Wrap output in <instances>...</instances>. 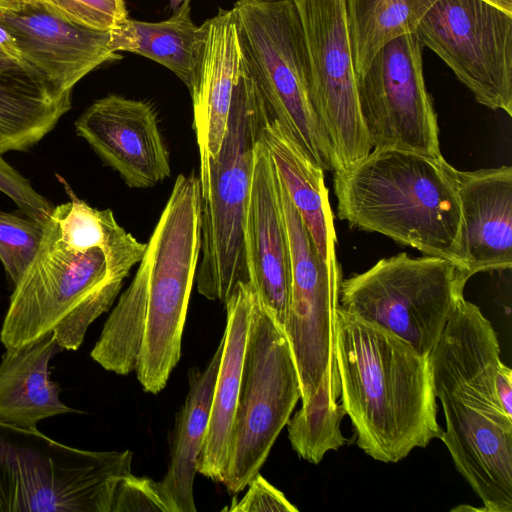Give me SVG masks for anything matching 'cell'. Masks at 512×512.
I'll return each mask as SVG.
<instances>
[{"label":"cell","instance_id":"obj_1","mask_svg":"<svg viewBox=\"0 0 512 512\" xmlns=\"http://www.w3.org/2000/svg\"><path fill=\"white\" fill-rule=\"evenodd\" d=\"M455 468L488 512L512 511V415L496 387L500 346L490 321L460 298L430 355Z\"/></svg>","mask_w":512,"mask_h":512},{"label":"cell","instance_id":"obj_2","mask_svg":"<svg viewBox=\"0 0 512 512\" xmlns=\"http://www.w3.org/2000/svg\"><path fill=\"white\" fill-rule=\"evenodd\" d=\"M335 353L340 403L368 456L397 463L441 438L429 356L341 306Z\"/></svg>","mask_w":512,"mask_h":512},{"label":"cell","instance_id":"obj_3","mask_svg":"<svg viewBox=\"0 0 512 512\" xmlns=\"http://www.w3.org/2000/svg\"><path fill=\"white\" fill-rule=\"evenodd\" d=\"M454 169L443 156L374 149L334 172L337 216L467 269Z\"/></svg>","mask_w":512,"mask_h":512},{"label":"cell","instance_id":"obj_4","mask_svg":"<svg viewBox=\"0 0 512 512\" xmlns=\"http://www.w3.org/2000/svg\"><path fill=\"white\" fill-rule=\"evenodd\" d=\"M122 285L104 250L88 245L51 211L40 246L14 285L0 340L5 348L22 347L53 334L62 350H76Z\"/></svg>","mask_w":512,"mask_h":512},{"label":"cell","instance_id":"obj_5","mask_svg":"<svg viewBox=\"0 0 512 512\" xmlns=\"http://www.w3.org/2000/svg\"><path fill=\"white\" fill-rule=\"evenodd\" d=\"M200 250V179L194 172L179 174L138 267L145 316L135 371L147 392L157 394L166 386L181 357Z\"/></svg>","mask_w":512,"mask_h":512},{"label":"cell","instance_id":"obj_6","mask_svg":"<svg viewBox=\"0 0 512 512\" xmlns=\"http://www.w3.org/2000/svg\"><path fill=\"white\" fill-rule=\"evenodd\" d=\"M234 14L244 67L270 117L324 171L339 165L312 103L305 33L293 0H237Z\"/></svg>","mask_w":512,"mask_h":512},{"label":"cell","instance_id":"obj_7","mask_svg":"<svg viewBox=\"0 0 512 512\" xmlns=\"http://www.w3.org/2000/svg\"><path fill=\"white\" fill-rule=\"evenodd\" d=\"M269 116L255 83L243 67L233 90L220 151L209 163L208 193L201 199L202 256L194 281L199 294L223 304L238 282H249L245 217L254 146Z\"/></svg>","mask_w":512,"mask_h":512},{"label":"cell","instance_id":"obj_8","mask_svg":"<svg viewBox=\"0 0 512 512\" xmlns=\"http://www.w3.org/2000/svg\"><path fill=\"white\" fill-rule=\"evenodd\" d=\"M133 454L61 444L0 422V512H111Z\"/></svg>","mask_w":512,"mask_h":512},{"label":"cell","instance_id":"obj_9","mask_svg":"<svg viewBox=\"0 0 512 512\" xmlns=\"http://www.w3.org/2000/svg\"><path fill=\"white\" fill-rule=\"evenodd\" d=\"M471 277L451 260L400 253L342 279L339 305L429 356Z\"/></svg>","mask_w":512,"mask_h":512},{"label":"cell","instance_id":"obj_10","mask_svg":"<svg viewBox=\"0 0 512 512\" xmlns=\"http://www.w3.org/2000/svg\"><path fill=\"white\" fill-rule=\"evenodd\" d=\"M300 398L287 337L257 298L222 481L229 492L243 491L259 473Z\"/></svg>","mask_w":512,"mask_h":512},{"label":"cell","instance_id":"obj_11","mask_svg":"<svg viewBox=\"0 0 512 512\" xmlns=\"http://www.w3.org/2000/svg\"><path fill=\"white\" fill-rule=\"evenodd\" d=\"M415 33L477 102L512 115V14L486 0H437Z\"/></svg>","mask_w":512,"mask_h":512},{"label":"cell","instance_id":"obj_12","mask_svg":"<svg viewBox=\"0 0 512 512\" xmlns=\"http://www.w3.org/2000/svg\"><path fill=\"white\" fill-rule=\"evenodd\" d=\"M422 47L415 32L399 36L382 46L365 72L356 76L360 113L374 149L442 157Z\"/></svg>","mask_w":512,"mask_h":512},{"label":"cell","instance_id":"obj_13","mask_svg":"<svg viewBox=\"0 0 512 512\" xmlns=\"http://www.w3.org/2000/svg\"><path fill=\"white\" fill-rule=\"evenodd\" d=\"M279 192L291 271L284 333L298 373L300 399L305 404L316 393L325 373L340 387L335 339L341 282L331 277L280 176Z\"/></svg>","mask_w":512,"mask_h":512},{"label":"cell","instance_id":"obj_14","mask_svg":"<svg viewBox=\"0 0 512 512\" xmlns=\"http://www.w3.org/2000/svg\"><path fill=\"white\" fill-rule=\"evenodd\" d=\"M312 74V103L339 169L371 151L358 101L344 0H295ZM338 169V170H339Z\"/></svg>","mask_w":512,"mask_h":512},{"label":"cell","instance_id":"obj_15","mask_svg":"<svg viewBox=\"0 0 512 512\" xmlns=\"http://www.w3.org/2000/svg\"><path fill=\"white\" fill-rule=\"evenodd\" d=\"M75 131L130 188H152L171 175L156 110L146 101L102 97L78 117Z\"/></svg>","mask_w":512,"mask_h":512},{"label":"cell","instance_id":"obj_16","mask_svg":"<svg viewBox=\"0 0 512 512\" xmlns=\"http://www.w3.org/2000/svg\"><path fill=\"white\" fill-rule=\"evenodd\" d=\"M0 23L15 39L25 66L66 91L103 63L119 58L111 30L69 22L38 0L15 10L0 9Z\"/></svg>","mask_w":512,"mask_h":512},{"label":"cell","instance_id":"obj_17","mask_svg":"<svg viewBox=\"0 0 512 512\" xmlns=\"http://www.w3.org/2000/svg\"><path fill=\"white\" fill-rule=\"evenodd\" d=\"M249 283L262 307L283 329L290 302V253L279 192V175L261 141L253 169L244 227Z\"/></svg>","mask_w":512,"mask_h":512},{"label":"cell","instance_id":"obj_18","mask_svg":"<svg viewBox=\"0 0 512 512\" xmlns=\"http://www.w3.org/2000/svg\"><path fill=\"white\" fill-rule=\"evenodd\" d=\"M200 30L194 81L189 92L199 150L201 199H205L209 163L220 151L233 90L244 65L232 9L219 8Z\"/></svg>","mask_w":512,"mask_h":512},{"label":"cell","instance_id":"obj_19","mask_svg":"<svg viewBox=\"0 0 512 512\" xmlns=\"http://www.w3.org/2000/svg\"><path fill=\"white\" fill-rule=\"evenodd\" d=\"M466 267L479 272L512 267V168L454 169Z\"/></svg>","mask_w":512,"mask_h":512},{"label":"cell","instance_id":"obj_20","mask_svg":"<svg viewBox=\"0 0 512 512\" xmlns=\"http://www.w3.org/2000/svg\"><path fill=\"white\" fill-rule=\"evenodd\" d=\"M257 295L249 282H238L225 302L226 327L215 381L209 424L197 472L223 481L228 441L241 386L244 356Z\"/></svg>","mask_w":512,"mask_h":512},{"label":"cell","instance_id":"obj_21","mask_svg":"<svg viewBox=\"0 0 512 512\" xmlns=\"http://www.w3.org/2000/svg\"><path fill=\"white\" fill-rule=\"evenodd\" d=\"M259 141L269 151L281 181L331 277L341 282V268L336 254L337 238L324 183V170L309 161L281 125L270 116L260 130Z\"/></svg>","mask_w":512,"mask_h":512},{"label":"cell","instance_id":"obj_22","mask_svg":"<svg viewBox=\"0 0 512 512\" xmlns=\"http://www.w3.org/2000/svg\"><path fill=\"white\" fill-rule=\"evenodd\" d=\"M61 350L53 334L6 348L0 362V422L31 429L75 411L60 400V388L50 379L49 363Z\"/></svg>","mask_w":512,"mask_h":512},{"label":"cell","instance_id":"obj_23","mask_svg":"<svg viewBox=\"0 0 512 512\" xmlns=\"http://www.w3.org/2000/svg\"><path fill=\"white\" fill-rule=\"evenodd\" d=\"M71 93L27 67L0 63V154L38 144L71 108Z\"/></svg>","mask_w":512,"mask_h":512},{"label":"cell","instance_id":"obj_24","mask_svg":"<svg viewBox=\"0 0 512 512\" xmlns=\"http://www.w3.org/2000/svg\"><path fill=\"white\" fill-rule=\"evenodd\" d=\"M222 347L221 339L206 368H191L188 373V393L176 417L170 462L160 482L175 512L196 511L193 483L209 424Z\"/></svg>","mask_w":512,"mask_h":512},{"label":"cell","instance_id":"obj_25","mask_svg":"<svg viewBox=\"0 0 512 512\" xmlns=\"http://www.w3.org/2000/svg\"><path fill=\"white\" fill-rule=\"evenodd\" d=\"M111 35L117 53L130 52L151 59L172 71L191 90L201 30L192 21L190 2L160 22L127 17L111 29Z\"/></svg>","mask_w":512,"mask_h":512},{"label":"cell","instance_id":"obj_26","mask_svg":"<svg viewBox=\"0 0 512 512\" xmlns=\"http://www.w3.org/2000/svg\"><path fill=\"white\" fill-rule=\"evenodd\" d=\"M437 0H344L356 76L391 40L414 33Z\"/></svg>","mask_w":512,"mask_h":512},{"label":"cell","instance_id":"obj_27","mask_svg":"<svg viewBox=\"0 0 512 512\" xmlns=\"http://www.w3.org/2000/svg\"><path fill=\"white\" fill-rule=\"evenodd\" d=\"M340 392V387L325 373L316 393L286 424L293 450L312 464H319L327 452L346 444L340 430L346 415L338 402Z\"/></svg>","mask_w":512,"mask_h":512},{"label":"cell","instance_id":"obj_28","mask_svg":"<svg viewBox=\"0 0 512 512\" xmlns=\"http://www.w3.org/2000/svg\"><path fill=\"white\" fill-rule=\"evenodd\" d=\"M44 231V222L21 211H0V261L16 285L34 258Z\"/></svg>","mask_w":512,"mask_h":512},{"label":"cell","instance_id":"obj_29","mask_svg":"<svg viewBox=\"0 0 512 512\" xmlns=\"http://www.w3.org/2000/svg\"><path fill=\"white\" fill-rule=\"evenodd\" d=\"M38 1L59 17L95 30H111L128 17L124 0Z\"/></svg>","mask_w":512,"mask_h":512},{"label":"cell","instance_id":"obj_30","mask_svg":"<svg viewBox=\"0 0 512 512\" xmlns=\"http://www.w3.org/2000/svg\"><path fill=\"white\" fill-rule=\"evenodd\" d=\"M130 511L175 512L160 482L132 473L119 478L111 506V512Z\"/></svg>","mask_w":512,"mask_h":512},{"label":"cell","instance_id":"obj_31","mask_svg":"<svg viewBox=\"0 0 512 512\" xmlns=\"http://www.w3.org/2000/svg\"><path fill=\"white\" fill-rule=\"evenodd\" d=\"M0 191L11 198L19 210L39 221L45 222L53 204L39 194L29 180L13 168L0 154Z\"/></svg>","mask_w":512,"mask_h":512},{"label":"cell","instance_id":"obj_32","mask_svg":"<svg viewBox=\"0 0 512 512\" xmlns=\"http://www.w3.org/2000/svg\"><path fill=\"white\" fill-rule=\"evenodd\" d=\"M248 489L240 500L233 498L229 512H297L298 509L285 495L257 473L247 484Z\"/></svg>","mask_w":512,"mask_h":512},{"label":"cell","instance_id":"obj_33","mask_svg":"<svg viewBox=\"0 0 512 512\" xmlns=\"http://www.w3.org/2000/svg\"><path fill=\"white\" fill-rule=\"evenodd\" d=\"M496 387L502 407L512 415V371L503 362L497 371Z\"/></svg>","mask_w":512,"mask_h":512},{"label":"cell","instance_id":"obj_34","mask_svg":"<svg viewBox=\"0 0 512 512\" xmlns=\"http://www.w3.org/2000/svg\"><path fill=\"white\" fill-rule=\"evenodd\" d=\"M0 63L25 66L13 36L0 23Z\"/></svg>","mask_w":512,"mask_h":512},{"label":"cell","instance_id":"obj_35","mask_svg":"<svg viewBox=\"0 0 512 512\" xmlns=\"http://www.w3.org/2000/svg\"><path fill=\"white\" fill-rule=\"evenodd\" d=\"M31 0H0V9L15 10L22 7Z\"/></svg>","mask_w":512,"mask_h":512},{"label":"cell","instance_id":"obj_36","mask_svg":"<svg viewBox=\"0 0 512 512\" xmlns=\"http://www.w3.org/2000/svg\"><path fill=\"white\" fill-rule=\"evenodd\" d=\"M497 7L503 9L509 14H512V0H486Z\"/></svg>","mask_w":512,"mask_h":512},{"label":"cell","instance_id":"obj_37","mask_svg":"<svg viewBox=\"0 0 512 512\" xmlns=\"http://www.w3.org/2000/svg\"><path fill=\"white\" fill-rule=\"evenodd\" d=\"M191 0H169L170 8L172 9L173 13L177 12L180 7L185 2H190Z\"/></svg>","mask_w":512,"mask_h":512},{"label":"cell","instance_id":"obj_38","mask_svg":"<svg viewBox=\"0 0 512 512\" xmlns=\"http://www.w3.org/2000/svg\"><path fill=\"white\" fill-rule=\"evenodd\" d=\"M293 1H295V0H293Z\"/></svg>","mask_w":512,"mask_h":512}]
</instances>
